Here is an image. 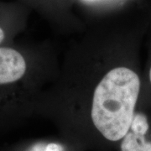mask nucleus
Instances as JSON below:
<instances>
[{"instance_id":"f257e3e1","label":"nucleus","mask_w":151,"mask_h":151,"mask_svg":"<svg viewBox=\"0 0 151 151\" xmlns=\"http://www.w3.org/2000/svg\"><path fill=\"white\" fill-rule=\"evenodd\" d=\"M138 74L127 67L110 70L95 89L91 117L97 131L109 142H119L129 131L140 92Z\"/></svg>"},{"instance_id":"39448f33","label":"nucleus","mask_w":151,"mask_h":151,"mask_svg":"<svg viewBox=\"0 0 151 151\" xmlns=\"http://www.w3.org/2000/svg\"><path fill=\"white\" fill-rule=\"evenodd\" d=\"M45 151H65L64 146L57 143H47Z\"/></svg>"},{"instance_id":"0eeeda50","label":"nucleus","mask_w":151,"mask_h":151,"mask_svg":"<svg viewBox=\"0 0 151 151\" xmlns=\"http://www.w3.org/2000/svg\"><path fill=\"white\" fill-rule=\"evenodd\" d=\"M149 80H150V83L151 84V67L149 70Z\"/></svg>"},{"instance_id":"f03ea898","label":"nucleus","mask_w":151,"mask_h":151,"mask_svg":"<svg viewBox=\"0 0 151 151\" xmlns=\"http://www.w3.org/2000/svg\"><path fill=\"white\" fill-rule=\"evenodd\" d=\"M26 61L18 50L0 47V87L19 81L26 72Z\"/></svg>"},{"instance_id":"7ed1b4c3","label":"nucleus","mask_w":151,"mask_h":151,"mask_svg":"<svg viewBox=\"0 0 151 151\" xmlns=\"http://www.w3.org/2000/svg\"><path fill=\"white\" fill-rule=\"evenodd\" d=\"M145 135L129 130L121 140V151H151V141L146 139Z\"/></svg>"},{"instance_id":"20e7f679","label":"nucleus","mask_w":151,"mask_h":151,"mask_svg":"<svg viewBox=\"0 0 151 151\" xmlns=\"http://www.w3.org/2000/svg\"><path fill=\"white\" fill-rule=\"evenodd\" d=\"M149 129L150 125L145 115L143 113H135L129 130L137 134H147Z\"/></svg>"},{"instance_id":"423d86ee","label":"nucleus","mask_w":151,"mask_h":151,"mask_svg":"<svg viewBox=\"0 0 151 151\" xmlns=\"http://www.w3.org/2000/svg\"><path fill=\"white\" fill-rule=\"evenodd\" d=\"M5 30L3 29V27L0 26V44H2L4 42V39H5Z\"/></svg>"}]
</instances>
